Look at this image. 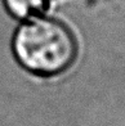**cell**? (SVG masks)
I'll return each instance as SVG.
<instances>
[{
  "instance_id": "obj_1",
  "label": "cell",
  "mask_w": 125,
  "mask_h": 126,
  "mask_svg": "<svg viewBox=\"0 0 125 126\" xmlns=\"http://www.w3.org/2000/svg\"><path fill=\"white\" fill-rule=\"evenodd\" d=\"M12 49L25 70L44 77L65 72L77 57V43L70 28L44 17L27 19L17 28Z\"/></svg>"
},
{
  "instance_id": "obj_2",
  "label": "cell",
  "mask_w": 125,
  "mask_h": 126,
  "mask_svg": "<svg viewBox=\"0 0 125 126\" xmlns=\"http://www.w3.org/2000/svg\"><path fill=\"white\" fill-rule=\"evenodd\" d=\"M7 12L17 19H31L39 17L48 5V0H4Z\"/></svg>"
}]
</instances>
